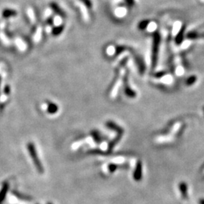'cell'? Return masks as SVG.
Listing matches in <instances>:
<instances>
[{"mask_svg":"<svg viewBox=\"0 0 204 204\" xmlns=\"http://www.w3.org/2000/svg\"><path fill=\"white\" fill-rule=\"evenodd\" d=\"M160 41H161V36L160 33L157 31L154 32L153 34L152 53H151V64H152L153 69H154L157 65Z\"/></svg>","mask_w":204,"mask_h":204,"instance_id":"cell-1","label":"cell"},{"mask_svg":"<svg viewBox=\"0 0 204 204\" xmlns=\"http://www.w3.org/2000/svg\"><path fill=\"white\" fill-rule=\"evenodd\" d=\"M27 150H28L29 154H30L32 160H33V164L36 166L37 171L40 174H42L45 172V169H44L43 166H42V163H41L39 157H38L36 147H35L34 144H33V142H29V143L27 144Z\"/></svg>","mask_w":204,"mask_h":204,"instance_id":"cell-2","label":"cell"},{"mask_svg":"<svg viewBox=\"0 0 204 204\" xmlns=\"http://www.w3.org/2000/svg\"><path fill=\"white\" fill-rule=\"evenodd\" d=\"M142 163L141 161H138L135 165V168L133 172V178L135 181H140L142 179Z\"/></svg>","mask_w":204,"mask_h":204,"instance_id":"cell-3","label":"cell"},{"mask_svg":"<svg viewBox=\"0 0 204 204\" xmlns=\"http://www.w3.org/2000/svg\"><path fill=\"white\" fill-rule=\"evenodd\" d=\"M42 109L46 110L49 114H55L59 110L58 106L52 102L44 103V104H42Z\"/></svg>","mask_w":204,"mask_h":204,"instance_id":"cell-4","label":"cell"},{"mask_svg":"<svg viewBox=\"0 0 204 204\" xmlns=\"http://www.w3.org/2000/svg\"><path fill=\"white\" fill-rule=\"evenodd\" d=\"M106 126L108 128H110V129L114 131L115 132L117 133V134H120V135H122V134H123L124 133L123 128H122V127L119 126V125H117L116 123H115L113 121H108V122H106Z\"/></svg>","mask_w":204,"mask_h":204,"instance_id":"cell-5","label":"cell"},{"mask_svg":"<svg viewBox=\"0 0 204 204\" xmlns=\"http://www.w3.org/2000/svg\"><path fill=\"white\" fill-rule=\"evenodd\" d=\"M185 29H186V26L185 25H182L181 26V29L178 31V33H177L176 36H175V42L176 43V45H181V43L183 42V40H184V32H185Z\"/></svg>","mask_w":204,"mask_h":204,"instance_id":"cell-6","label":"cell"},{"mask_svg":"<svg viewBox=\"0 0 204 204\" xmlns=\"http://www.w3.org/2000/svg\"><path fill=\"white\" fill-rule=\"evenodd\" d=\"M12 194L14 196H16L18 199H21V200H24V201H31L33 199V197H31L30 196H28V195L24 194V193H21V192L18 191V190H12L11 191Z\"/></svg>","mask_w":204,"mask_h":204,"instance_id":"cell-7","label":"cell"},{"mask_svg":"<svg viewBox=\"0 0 204 204\" xmlns=\"http://www.w3.org/2000/svg\"><path fill=\"white\" fill-rule=\"evenodd\" d=\"M9 190V184L8 182L4 183L2 187L1 190H0V204L5 200L6 197V195H7L8 191Z\"/></svg>","mask_w":204,"mask_h":204,"instance_id":"cell-8","label":"cell"},{"mask_svg":"<svg viewBox=\"0 0 204 204\" xmlns=\"http://www.w3.org/2000/svg\"><path fill=\"white\" fill-rule=\"evenodd\" d=\"M122 136V135H120V134H117L113 140L110 141V143L108 144V146H107V151H108V152H110V151L113 149V147L117 144L118 142L120 141Z\"/></svg>","mask_w":204,"mask_h":204,"instance_id":"cell-9","label":"cell"},{"mask_svg":"<svg viewBox=\"0 0 204 204\" xmlns=\"http://www.w3.org/2000/svg\"><path fill=\"white\" fill-rule=\"evenodd\" d=\"M128 83H125V93H126L127 96L129 97V98H135L136 97V92L131 88V86H129Z\"/></svg>","mask_w":204,"mask_h":204,"instance_id":"cell-10","label":"cell"},{"mask_svg":"<svg viewBox=\"0 0 204 204\" xmlns=\"http://www.w3.org/2000/svg\"><path fill=\"white\" fill-rule=\"evenodd\" d=\"M179 190L182 197L184 199L187 197V185L185 182L182 181L179 184Z\"/></svg>","mask_w":204,"mask_h":204,"instance_id":"cell-11","label":"cell"},{"mask_svg":"<svg viewBox=\"0 0 204 204\" xmlns=\"http://www.w3.org/2000/svg\"><path fill=\"white\" fill-rule=\"evenodd\" d=\"M187 38L190 39H198V38H204V33H199L196 31L189 32L187 34Z\"/></svg>","mask_w":204,"mask_h":204,"instance_id":"cell-12","label":"cell"},{"mask_svg":"<svg viewBox=\"0 0 204 204\" xmlns=\"http://www.w3.org/2000/svg\"><path fill=\"white\" fill-rule=\"evenodd\" d=\"M91 135H92V138H93L94 141L96 142L97 144H101V141H102V138H101V136L100 135L99 132L98 131H91Z\"/></svg>","mask_w":204,"mask_h":204,"instance_id":"cell-13","label":"cell"},{"mask_svg":"<svg viewBox=\"0 0 204 204\" xmlns=\"http://www.w3.org/2000/svg\"><path fill=\"white\" fill-rule=\"evenodd\" d=\"M50 6H51V10L54 11H55L57 15H60V16L63 17V12L62 11V10L60 9V8L58 6V5L56 4V3H51Z\"/></svg>","mask_w":204,"mask_h":204,"instance_id":"cell-14","label":"cell"},{"mask_svg":"<svg viewBox=\"0 0 204 204\" xmlns=\"http://www.w3.org/2000/svg\"><path fill=\"white\" fill-rule=\"evenodd\" d=\"M196 80H197V77H196V76H195V75H192V76H190L187 77V79H186V81H185L186 86H193V85L196 83Z\"/></svg>","mask_w":204,"mask_h":204,"instance_id":"cell-15","label":"cell"},{"mask_svg":"<svg viewBox=\"0 0 204 204\" xmlns=\"http://www.w3.org/2000/svg\"><path fill=\"white\" fill-rule=\"evenodd\" d=\"M17 14L16 11L12 9H5L2 12V16L4 18H9V17L15 16Z\"/></svg>","mask_w":204,"mask_h":204,"instance_id":"cell-16","label":"cell"},{"mask_svg":"<svg viewBox=\"0 0 204 204\" xmlns=\"http://www.w3.org/2000/svg\"><path fill=\"white\" fill-rule=\"evenodd\" d=\"M63 26H58V27H55L54 29H51V33L54 36H58L60 33L63 32Z\"/></svg>","mask_w":204,"mask_h":204,"instance_id":"cell-17","label":"cell"},{"mask_svg":"<svg viewBox=\"0 0 204 204\" xmlns=\"http://www.w3.org/2000/svg\"><path fill=\"white\" fill-rule=\"evenodd\" d=\"M107 54L109 56H112L116 53V47L114 45H109L106 49Z\"/></svg>","mask_w":204,"mask_h":204,"instance_id":"cell-18","label":"cell"},{"mask_svg":"<svg viewBox=\"0 0 204 204\" xmlns=\"http://www.w3.org/2000/svg\"><path fill=\"white\" fill-rule=\"evenodd\" d=\"M115 15L117 18H123L126 15V11L124 8H118L115 11Z\"/></svg>","mask_w":204,"mask_h":204,"instance_id":"cell-19","label":"cell"},{"mask_svg":"<svg viewBox=\"0 0 204 204\" xmlns=\"http://www.w3.org/2000/svg\"><path fill=\"white\" fill-rule=\"evenodd\" d=\"M150 24V21H143L139 23L138 28L140 30H146Z\"/></svg>","mask_w":204,"mask_h":204,"instance_id":"cell-20","label":"cell"},{"mask_svg":"<svg viewBox=\"0 0 204 204\" xmlns=\"http://www.w3.org/2000/svg\"><path fill=\"white\" fill-rule=\"evenodd\" d=\"M118 167H119L118 165L115 164V163H110L108 165V171L110 173H113L118 169Z\"/></svg>","mask_w":204,"mask_h":204,"instance_id":"cell-21","label":"cell"},{"mask_svg":"<svg viewBox=\"0 0 204 204\" xmlns=\"http://www.w3.org/2000/svg\"><path fill=\"white\" fill-rule=\"evenodd\" d=\"M166 73H166V71H163V70L159 71V72L156 73L154 74V77L157 79H160V78H162V77L164 76H166Z\"/></svg>","mask_w":204,"mask_h":204,"instance_id":"cell-22","label":"cell"},{"mask_svg":"<svg viewBox=\"0 0 204 204\" xmlns=\"http://www.w3.org/2000/svg\"><path fill=\"white\" fill-rule=\"evenodd\" d=\"M101 151H100V149H93V150H91V151H89V153H90V154H100Z\"/></svg>","mask_w":204,"mask_h":204,"instance_id":"cell-23","label":"cell"},{"mask_svg":"<svg viewBox=\"0 0 204 204\" xmlns=\"http://www.w3.org/2000/svg\"><path fill=\"white\" fill-rule=\"evenodd\" d=\"M82 1H83V2H84L85 5H86V7H91L90 0H82Z\"/></svg>","mask_w":204,"mask_h":204,"instance_id":"cell-24","label":"cell"},{"mask_svg":"<svg viewBox=\"0 0 204 204\" xmlns=\"http://www.w3.org/2000/svg\"><path fill=\"white\" fill-rule=\"evenodd\" d=\"M4 92H5V93L6 94V95H8L9 92H10V87H9L8 86H6L5 88Z\"/></svg>","mask_w":204,"mask_h":204,"instance_id":"cell-25","label":"cell"},{"mask_svg":"<svg viewBox=\"0 0 204 204\" xmlns=\"http://www.w3.org/2000/svg\"><path fill=\"white\" fill-rule=\"evenodd\" d=\"M125 1L126 2L127 4H128L129 5H132L134 3V0H125Z\"/></svg>","mask_w":204,"mask_h":204,"instance_id":"cell-26","label":"cell"},{"mask_svg":"<svg viewBox=\"0 0 204 204\" xmlns=\"http://www.w3.org/2000/svg\"><path fill=\"white\" fill-rule=\"evenodd\" d=\"M199 204H204V199H201L199 200Z\"/></svg>","mask_w":204,"mask_h":204,"instance_id":"cell-27","label":"cell"},{"mask_svg":"<svg viewBox=\"0 0 204 204\" xmlns=\"http://www.w3.org/2000/svg\"><path fill=\"white\" fill-rule=\"evenodd\" d=\"M46 204H53V203H52V202H48Z\"/></svg>","mask_w":204,"mask_h":204,"instance_id":"cell-28","label":"cell"},{"mask_svg":"<svg viewBox=\"0 0 204 204\" xmlns=\"http://www.w3.org/2000/svg\"><path fill=\"white\" fill-rule=\"evenodd\" d=\"M202 110H203V113H204V106L202 107Z\"/></svg>","mask_w":204,"mask_h":204,"instance_id":"cell-29","label":"cell"},{"mask_svg":"<svg viewBox=\"0 0 204 204\" xmlns=\"http://www.w3.org/2000/svg\"><path fill=\"white\" fill-rule=\"evenodd\" d=\"M0 83H1V77H0Z\"/></svg>","mask_w":204,"mask_h":204,"instance_id":"cell-30","label":"cell"},{"mask_svg":"<svg viewBox=\"0 0 204 204\" xmlns=\"http://www.w3.org/2000/svg\"><path fill=\"white\" fill-rule=\"evenodd\" d=\"M37 204H39V203H37Z\"/></svg>","mask_w":204,"mask_h":204,"instance_id":"cell-31","label":"cell"}]
</instances>
